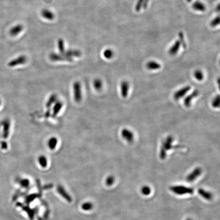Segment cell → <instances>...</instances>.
Instances as JSON below:
<instances>
[{"label": "cell", "instance_id": "obj_7", "mask_svg": "<svg viewBox=\"0 0 220 220\" xmlns=\"http://www.w3.org/2000/svg\"><path fill=\"white\" fill-rule=\"evenodd\" d=\"M199 94L198 90L196 89L190 94L188 95L184 99V104L187 108H189L191 105L192 101L195 97H198Z\"/></svg>", "mask_w": 220, "mask_h": 220}, {"label": "cell", "instance_id": "obj_26", "mask_svg": "<svg viewBox=\"0 0 220 220\" xmlns=\"http://www.w3.org/2000/svg\"><path fill=\"white\" fill-rule=\"evenodd\" d=\"M220 23V18L219 16H217L214 18V19H212L211 22V27H216V26L219 25Z\"/></svg>", "mask_w": 220, "mask_h": 220}, {"label": "cell", "instance_id": "obj_23", "mask_svg": "<svg viewBox=\"0 0 220 220\" xmlns=\"http://www.w3.org/2000/svg\"><path fill=\"white\" fill-rule=\"evenodd\" d=\"M141 191L143 195L148 196L151 193V189L148 186L145 185L141 188Z\"/></svg>", "mask_w": 220, "mask_h": 220}, {"label": "cell", "instance_id": "obj_32", "mask_svg": "<svg viewBox=\"0 0 220 220\" xmlns=\"http://www.w3.org/2000/svg\"><path fill=\"white\" fill-rule=\"evenodd\" d=\"M149 0H144V3L143 4V8H146L147 7V5H148V3Z\"/></svg>", "mask_w": 220, "mask_h": 220}, {"label": "cell", "instance_id": "obj_28", "mask_svg": "<svg viewBox=\"0 0 220 220\" xmlns=\"http://www.w3.org/2000/svg\"><path fill=\"white\" fill-rule=\"evenodd\" d=\"M178 36H179V39H180V41L181 43V44L182 45V46L183 48H185L186 46V44H185V38H184V35H183V33L182 32H179L178 33Z\"/></svg>", "mask_w": 220, "mask_h": 220}, {"label": "cell", "instance_id": "obj_14", "mask_svg": "<svg viewBox=\"0 0 220 220\" xmlns=\"http://www.w3.org/2000/svg\"><path fill=\"white\" fill-rule=\"evenodd\" d=\"M146 67L149 70H159L161 67V65L158 62H155L154 61H151L147 63Z\"/></svg>", "mask_w": 220, "mask_h": 220}, {"label": "cell", "instance_id": "obj_10", "mask_svg": "<svg viewBox=\"0 0 220 220\" xmlns=\"http://www.w3.org/2000/svg\"><path fill=\"white\" fill-rule=\"evenodd\" d=\"M182 44H181V43H180V40L176 41L174 44L169 49V54L171 56H174L178 52V51L180 50V46Z\"/></svg>", "mask_w": 220, "mask_h": 220}, {"label": "cell", "instance_id": "obj_22", "mask_svg": "<svg viewBox=\"0 0 220 220\" xmlns=\"http://www.w3.org/2000/svg\"><path fill=\"white\" fill-rule=\"evenodd\" d=\"M220 98L219 95L214 97L212 101V106L214 108H218L220 106Z\"/></svg>", "mask_w": 220, "mask_h": 220}, {"label": "cell", "instance_id": "obj_30", "mask_svg": "<svg viewBox=\"0 0 220 220\" xmlns=\"http://www.w3.org/2000/svg\"><path fill=\"white\" fill-rule=\"evenodd\" d=\"M21 185L23 187H28V185H29V182L27 180H21Z\"/></svg>", "mask_w": 220, "mask_h": 220}, {"label": "cell", "instance_id": "obj_4", "mask_svg": "<svg viewBox=\"0 0 220 220\" xmlns=\"http://www.w3.org/2000/svg\"><path fill=\"white\" fill-rule=\"evenodd\" d=\"M191 87L190 86H186L185 87H182L181 89L176 91L173 95L174 99H175L176 101H178L182 99L187 94V93L191 90Z\"/></svg>", "mask_w": 220, "mask_h": 220}, {"label": "cell", "instance_id": "obj_9", "mask_svg": "<svg viewBox=\"0 0 220 220\" xmlns=\"http://www.w3.org/2000/svg\"><path fill=\"white\" fill-rule=\"evenodd\" d=\"M63 106V103L61 101H57L53 106V109L52 116L54 117H55L56 116L58 115V114L59 113V112L61 111Z\"/></svg>", "mask_w": 220, "mask_h": 220}, {"label": "cell", "instance_id": "obj_33", "mask_svg": "<svg viewBox=\"0 0 220 220\" xmlns=\"http://www.w3.org/2000/svg\"><path fill=\"white\" fill-rule=\"evenodd\" d=\"M187 2H190L192 1V0H187Z\"/></svg>", "mask_w": 220, "mask_h": 220}, {"label": "cell", "instance_id": "obj_20", "mask_svg": "<svg viewBox=\"0 0 220 220\" xmlns=\"http://www.w3.org/2000/svg\"><path fill=\"white\" fill-rule=\"evenodd\" d=\"M10 122L9 120H6L4 122V137H8L9 134Z\"/></svg>", "mask_w": 220, "mask_h": 220}, {"label": "cell", "instance_id": "obj_11", "mask_svg": "<svg viewBox=\"0 0 220 220\" xmlns=\"http://www.w3.org/2000/svg\"><path fill=\"white\" fill-rule=\"evenodd\" d=\"M198 193L201 196V197L207 200H211L212 199L213 196H212V194L211 192L207 191L205 189H200L198 190Z\"/></svg>", "mask_w": 220, "mask_h": 220}, {"label": "cell", "instance_id": "obj_5", "mask_svg": "<svg viewBox=\"0 0 220 220\" xmlns=\"http://www.w3.org/2000/svg\"><path fill=\"white\" fill-rule=\"evenodd\" d=\"M121 135L124 140L128 143H132L134 140V135L133 131L128 128H123L121 131Z\"/></svg>", "mask_w": 220, "mask_h": 220}, {"label": "cell", "instance_id": "obj_3", "mask_svg": "<svg viewBox=\"0 0 220 220\" xmlns=\"http://www.w3.org/2000/svg\"><path fill=\"white\" fill-rule=\"evenodd\" d=\"M73 98L77 102H79L82 99V91L81 83L76 81L73 84Z\"/></svg>", "mask_w": 220, "mask_h": 220}, {"label": "cell", "instance_id": "obj_6", "mask_svg": "<svg viewBox=\"0 0 220 220\" xmlns=\"http://www.w3.org/2000/svg\"><path fill=\"white\" fill-rule=\"evenodd\" d=\"M201 173H202V169L201 168H199V167L195 168V169L193 170L191 173H190L187 175V177L186 178L187 181L189 182H192L195 181L197 178L200 176Z\"/></svg>", "mask_w": 220, "mask_h": 220}, {"label": "cell", "instance_id": "obj_13", "mask_svg": "<svg viewBox=\"0 0 220 220\" xmlns=\"http://www.w3.org/2000/svg\"><path fill=\"white\" fill-rule=\"evenodd\" d=\"M58 101L57 99V95L56 94H53L50 97H49L48 101H46L45 106L46 108L50 109L52 106L55 103Z\"/></svg>", "mask_w": 220, "mask_h": 220}, {"label": "cell", "instance_id": "obj_8", "mask_svg": "<svg viewBox=\"0 0 220 220\" xmlns=\"http://www.w3.org/2000/svg\"><path fill=\"white\" fill-rule=\"evenodd\" d=\"M129 89V83L126 81H122L120 84V92L122 97L126 98L128 97Z\"/></svg>", "mask_w": 220, "mask_h": 220}, {"label": "cell", "instance_id": "obj_18", "mask_svg": "<svg viewBox=\"0 0 220 220\" xmlns=\"http://www.w3.org/2000/svg\"><path fill=\"white\" fill-rule=\"evenodd\" d=\"M194 76L195 79L199 81H202L204 79V75L200 70H196L194 72Z\"/></svg>", "mask_w": 220, "mask_h": 220}, {"label": "cell", "instance_id": "obj_12", "mask_svg": "<svg viewBox=\"0 0 220 220\" xmlns=\"http://www.w3.org/2000/svg\"><path fill=\"white\" fill-rule=\"evenodd\" d=\"M58 140L55 137H52L48 139L47 144L48 148L50 150H54L56 148L57 145L58 144Z\"/></svg>", "mask_w": 220, "mask_h": 220}, {"label": "cell", "instance_id": "obj_24", "mask_svg": "<svg viewBox=\"0 0 220 220\" xmlns=\"http://www.w3.org/2000/svg\"><path fill=\"white\" fill-rule=\"evenodd\" d=\"M93 207V205L91 202H86L82 205V208L84 211H90L92 209Z\"/></svg>", "mask_w": 220, "mask_h": 220}, {"label": "cell", "instance_id": "obj_1", "mask_svg": "<svg viewBox=\"0 0 220 220\" xmlns=\"http://www.w3.org/2000/svg\"><path fill=\"white\" fill-rule=\"evenodd\" d=\"M173 141L174 139L171 136H168L163 141L160 153V157L162 160H165L166 158L167 153L168 151L173 148H175L176 146L173 145Z\"/></svg>", "mask_w": 220, "mask_h": 220}, {"label": "cell", "instance_id": "obj_2", "mask_svg": "<svg viewBox=\"0 0 220 220\" xmlns=\"http://www.w3.org/2000/svg\"><path fill=\"white\" fill-rule=\"evenodd\" d=\"M171 191L176 195H183L185 194H192L194 189L192 187H187L184 185H173L170 187Z\"/></svg>", "mask_w": 220, "mask_h": 220}, {"label": "cell", "instance_id": "obj_25", "mask_svg": "<svg viewBox=\"0 0 220 220\" xmlns=\"http://www.w3.org/2000/svg\"><path fill=\"white\" fill-rule=\"evenodd\" d=\"M113 55H114V54H113V51L111 50H106L104 53V57L106 59H111L113 57Z\"/></svg>", "mask_w": 220, "mask_h": 220}, {"label": "cell", "instance_id": "obj_17", "mask_svg": "<svg viewBox=\"0 0 220 220\" xmlns=\"http://www.w3.org/2000/svg\"><path fill=\"white\" fill-rule=\"evenodd\" d=\"M93 87L97 91H100L103 87V82L100 79H96L93 83Z\"/></svg>", "mask_w": 220, "mask_h": 220}, {"label": "cell", "instance_id": "obj_31", "mask_svg": "<svg viewBox=\"0 0 220 220\" xmlns=\"http://www.w3.org/2000/svg\"><path fill=\"white\" fill-rule=\"evenodd\" d=\"M50 115H51V112H50V110L49 109V110H47V111L45 112V117L46 118H48V117H49L50 116Z\"/></svg>", "mask_w": 220, "mask_h": 220}, {"label": "cell", "instance_id": "obj_21", "mask_svg": "<svg viewBox=\"0 0 220 220\" xmlns=\"http://www.w3.org/2000/svg\"><path fill=\"white\" fill-rule=\"evenodd\" d=\"M58 190L59 193H60L61 195H62V196L64 197V198H65L67 201H70V202L72 201L71 198L70 197L69 195H68L67 193L65 192L64 189H63V187H58Z\"/></svg>", "mask_w": 220, "mask_h": 220}, {"label": "cell", "instance_id": "obj_34", "mask_svg": "<svg viewBox=\"0 0 220 220\" xmlns=\"http://www.w3.org/2000/svg\"><path fill=\"white\" fill-rule=\"evenodd\" d=\"M192 220L191 219L188 218V219H187V220Z\"/></svg>", "mask_w": 220, "mask_h": 220}, {"label": "cell", "instance_id": "obj_29", "mask_svg": "<svg viewBox=\"0 0 220 220\" xmlns=\"http://www.w3.org/2000/svg\"><path fill=\"white\" fill-rule=\"evenodd\" d=\"M143 3H144V0H138V1L136 6V10L137 11H139L141 8L143 7Z\"/></svg>", "mask_w": 220, "mask_h": 220}, {"label": "cell", "instance_id": "obj_19", "mask_svg": "<svg viewBox=\"0 0 220 220\" xmlns=\"http://www.w3.org/2000/svg\"><path fill=\"white\" fill-rule=\"evenodd\" d=\"M39 164L43 168H45L48 165V160L45 156L40 155L38 158Z\"/></svg>", "mask_w": 220, "mask_h": 220}, {"label": "cell", "instance_id": "obj_15", "mask_svg": "<svg viewBox=\"0 0 220 220\" xmlns=\"http://www.w3.org/2000/svg\"><path fill=\"white\" fill-rule=\"evenodd\" d=\"M194 9L198 11H204L206 9L204 4L200 1H196L193 4Z\"/></svg>", "mask_w": 220, "mask_h": 220}, {"label": "cell", "instance_id": "obj_16", "mask_svg": "<svg viewBox=\"0 0 220 220\" xmlns=\"http://www.w3.org/2000/svg\"><path fill=\"white\" fill-rule=\"evenodd\" d=\"M27 61V59L24 56L19 57V58L16 59V60H13V61L10 63V66H14L18 64H24Z\"/></svg>", "mask_w": 220, "mask_h": 220}, {"label": "cell", "instance_id": "obj_27", "mask_svg": "<svg viewBox=\"0 0 220 220\" xmlns=\"http://www.w3.org/2000/svg\"><path fill=\"white\" fill-rule=\"evenodd\" d=\"M114 181H115V180H114V177L112 176H110L106 178V183L108 186H111V185H113Z\"/></svg>", "mask_w": 220, "mask_h": 220}]
</instances>
